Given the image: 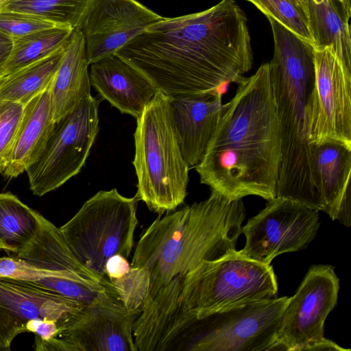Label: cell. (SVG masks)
<instances>
[{
	"label": "cell",
	"instance_id": "6da1fadb",
	"mask_svg": "<svg viewBox=\"0 0 351 351\" xmlns=\"http://www.w3.org/2000/svg\"><path fill=\"white\" fill-rule=\"evenodd\" d=\"M169 97L222 90L252 66L245 14L234 0L149 27L115 53Z\"/></svg>",
	"mask_w": 351,
	"mask_h": 351
},
{
	"label": "cell",
	"instance_id": "7a4b0ae2",
	"mask_svg": "<svg viewBox=\"0 0 351 351\" xmlns=\"http://www.w3.org/2000/svg\"><path fill=\"white\" fill-rule=\"evenodd\" d=\"M237 84L195 170L202 184L230 199L269 200L276 197L282 143L269 62Z\"/></svg>",
	"mask_w": 351,
	"mask_h": 351
},
{
	"label": "cell",
	"instance_id": "3957f363",
	"mask_svg": "<svg viewBox=\"0 0 351 351\" xmlns=\"http://www.w3.org/2000/svg\"><path fill=\"white\" fill-rule=\"evenodd\" d=\"M245 218L242 199H230L213 189L204 201L159 215L142 234L130 263L149 273L145 304L154 298L177 307L185 276L202 261L236 250Z\"/></svg>",
	"mask_w": 351,
	"mask_h": 351
},
{
	"label": "cell",
	"instance_id": "277c9868",
	"mask_svg": "<svg viewBox=\"0 0 351 351\" xmlns=\"http://www.w3.org/2000/svg\"><path fill=\"white\" fill-rule=\"evenodd\" d=\"M267 18L274 44L269 75L282 143L276 196L319 210L312 177V145L308 139L314 86L313 46L273 18Z\"/></svg>",
	"mask_w": 351,
	"mask_h": 351
},
{
	"label": "cell",
	"instance_id": "5b68a950",
	"mask_svg": "<svg viewBox=\"0 0 351 351\" xmlns=\"http://www.w3.org/2000/svg\"><path fill=\"white\" fill-rule=\"evenodd\" d=\"M132 162L138 200L162 215L174 210L187 195L189 167L176 137L169 97L158 90L136 119Z\"/></svg>",
	"mask_w": 351,
	"mask_h": 351
},
{
	"label": "cell",
	"instance_id": "8992f818",
	"mask_svg": "<svg viewBox=\"0 0 351 351\" xmlns=\"http://www.w3.org/2000/svg\"><path fill=\"white\" fill-rule=\"evenodd\" d=\"M278 283L271 265L239 254L204 261L184 277L180 295V330L208 315L245 302L276 298Z\"/></svg>",
	"mask_w": 351,
	"mask_h": 351
},
{
	"label": "cell",
	"instance_id": "52a82bcc",
	"mask_svg": "<svg viewBox=\"0 0 351 351\" xmlns=\"http://www.w3.org/2000/svg\"><path fill=\"white\" fill-rule=\"evenodd\" d=\"M138 201L136 196H123L116 189L99 191L60 228L69 247L84 267L108 278L104 266L110 257L114 254L129 257L138 224Z\"/></svg>",
	"mask_w": 351,
	"mask_h": 351
},
{
	"label": "cell",
	"instance_id": "ba28073f",
	"mask_svg": "<svg viewBox=\"0 0 351 351\" xmlns=\"http://www.w3.org/2000/svg\"><path fill=\"white\" fill-rule=\"evenodd\" d=\"M289 298L252 301L195 321L184 348L191 351H275L279 323Z\"/></svg>",
	"mask_w": 351,
	"mask_h": 351
},
{
	"label": "cell",
	"instance_id": "9c48e42d",
	"mask_svg": "<svg viewBox=\"0 0 351 351\" xmlns=\"http://www.w3.org/2000/svg\"><path fill=\"white\" fill-rule=\"evenodd\" d=\"M339 279L330 265L311 267L289 298L276 335L275 351H346L324 337V323L335 307Z\"/></svg>",
	"mask_w": 351,
	"mask_h": 351
},
{
	"label": "cell",
	"instance_id": "30bf717a",
	"mask_svg": "<svg viewBox=\"0 0 351 351\" xmlns=\"http://www.w3.org/2000/svg\"><path fill=\"white\" fill-rule=\"evenodd\" d=\"M98 108L90 95L55 123L40 154L25 171L34 195L51 192L80 173L99 132Z\"/></svg>",
	"mask_w": 351,
	"mask_h": 351
},
{
	"label": "cell",
	"instance_id": "8fae6325",
	"mask_svg": "<svg viewBox=\"0 0 351 351\" xmlns=\"http://www.w3.org/2000/svg\"><path fill=\"white\" fill-rule=\"evenodd\" d=\"M319 210L299 201L276 196L242 226V256L270 265L280 254L306 248L319 228Z\"/></svg>",
	"mask_w": 351,
	"mask_h": 351
},
{
	"label": "cell",
	"instance_id": "7c38bea8",
	"mask_svg": "<svg viewBox=\"0 0 351 351\" xmlns=\"http://www.w3.org/2000/svg\"><path fill=\"white\" fill-rule=\"evenodd\" d=\"M313 69L308 143L337 141L351 146V67L328 46L313 48Z\"/></svg>",
	"mask_w": 351,
	"mask_h": 351
},
{
	"label": "cell",
	"instance_id": "4fadbf2b",
	"mask_svg": "<svg viewBox=\"0 0 351 351\" xmlns=\"http://www.w3.org/2000/svg\"><path fill=\"white\" fill-rule=\"evenodd\" d=\"M139 314L128 311L117 298L104 294L83 307L58 337L75 351H138L133 325Z\"/></svg>",
	"mask_w": 351,
	"mask_h": 351
},
{
	"label": "cell",
	"instance_id": "5bb4252c",
	"mask_svg": "<svg viewBox=\"0 0 351 351\" xmlns=\"http://www.w3.org/2000/svg\"><path fill=\"white\" fill-rule=\"evenodd\" d=\"M163 18L136 0H93L81 26L88 64L114 53Z\"/></svg>",
	"mask_w": 351,
	"mask_h": 351
},
{
	"label": "cell",
	"instance_id": "9a60e30c",
	"mask_svg": "<svg viewBox=\"0 0 351 351\" xmlns=\"http://www.w3.org/2000/svg\"><path fill=\"white\" fill-rule=\"evenodd\" d=\"M312 177L319 210L350 226L351 146L337 141L312 145Z\"/></svg>",
	"mask_w": 351,
	"mask_h": 351
},
{
	"label": "cell",
	"instance_id": "2e32d148",
	"mask_svg": "<svg viewBox=\"0 0 351 351\" xmlns=\"http://www.w3.org/2000/svg\"><path fill=\"white\" fill-rule=\"evenodd\" d=\"M169 104L182 156L189 168L195 167L202 160L221 114V93L169 97Z\"/></svg>",
	"mask_w": 351,
	"mask_h": 351
},
{
	"label": "cell",
	"instance_id": "e0dca14e",
	"mask_svg": "<svg viewBox=\"0 0 351 351\" xmlns=\"http://www.w3.org/2000/svg\"><path fill=\"white\" fill-rule=\"evenodd\" d=\"M90 66V85L113 107L136 119L158 90L143 73L115 53Z\"/></svg>",
	"mask_w": 351,
	"mask_h": 351
},
{
	"label": "cell",
	"instance_id": "ac0fdd59",
	"mask_svg": "<svg viewBox=\"0 0 351 351\" xmlns=\"http://www.w3.org/2000/svg\"><path fill=\"white\" fill-rule=\"evenodd\" d=\"M85 306L34 282L0 277V306L25 326L32 319H49L60 332Z\"/></svg>",
	"mask_w": 351,
	"mask_h": 351
},
{
	"label": "cell",
	"instance_id": "d6986e66",
	"mask_svg": "<svg viewBox=\"0 0 351 351\" xmlns=\"http://www.w3.org/2000/svg\"><path fill=\"white\" fill-rule=\"evenodd\" d=\"M50 86L25 106L15 141L1 172L5 178H16L25 172L36 160L53 130Z\"/></svg>",
	"mask_w": 351,
	"mask_h": 351
},
{
	"label": "cell",
	"instance_id": "ffe728a7",
	"mask_svg": "<svg viewBox=\"0 0 351 351\" xmlns=\"http://www.w3.org/2000/svg\"><path fill=\"white\" fill-rule=\"evenodd\" d=\"M14 256L38 269L69 274L115 291L108 278L95 274L80 262L69 247L60 228L43 216L35 237Z\"/></svg>",
	"mask_w": 351,
	"mask_h": 351
},
{
	"label": "cell",
	"instance_id": "44dd1931",
	"mask_svg": "<svg viewBox=\"0 0 351 351\" xmlns=\"http://www.w3.org/2000/svg\"><path fill=\"white\" fill-rule=\"evenodd\" d=\"M85 40L81 28L74 29L50 86L55 123L73 111L90 94Z\"/></svg>",
	"mask_w": 351,
	"mask_h": 351
},
{
	"label": "cell",
	"instance_id": "7402d4cb",
	"mask_svg": "<svg viewBox=\"0 0 351 351\" xmlns=\"http://www.w3.org/2000/svg\"><path fill=\"white\" fill-rule=\"evenodd\" d=\"M309 29L313 48L332 46L339 57L351 67L349 21L333 0H308Z\"/></svg>",
	"mask_w": 351,
	"mask_h": 351
},
{
	"label": "cell",
	"instance_id": "603a6c76",
	"mask_svg": "<svg viewBox=\"0 0 351 351\" xmlns=\"http://www.w3.org/2000/svg\"><path fill=\"white\" fill-rule=\"evenodd\" d=\"M66 45L51 56L0 79V100L27 104L52 84Z\"/></svg>",
	"mask_w": 351,
	"mask_h": 351
},
{
	"label": "cell",
	"instance_id": "cb8c5ba5",
	"mask_svg": "<svg viewBox=\"0 0 351 351\" xmlns=\"http://www.w3.org/2000/svg\"><path fill=\"white\" fill-rule=\"evenodd\" d=\"M42 216L14 194L0 193V250L18 255L36 234Z\"/></svg>",
	"mask_w": 351,
	"mask_h": 351
},
{
	"label": "cell",
	"instance_id": "d4e9b609",
	"mask_svg": "<svg viewBox=\"0 0 351 351\" xmlns=\"http://www.w3.org/2000/svg\"><path fill=\"white\" fill-rule=\"evenodd\" d=\"M73 29L56 25L13 38L9 58L0 69V79L45 58L64 47Z\"/></svg>",
	"mask_w": 351,
	"mask_h": 351
},
{
	"label": "cell",
	"instance_id": "484cf974",
	"mask_svg": "<svg viewBox=\"0 0 351 351\" xmlns=\"http://www.w3.org/2000/svg\"><path fill=\"white\" fill-rule=\"evenodd\" d=\"M93 0H8L0 10L33 14L57 25L81 28Z\"/></svg>",
	"mask_w": 351,
	"mask_h": 351
},
{
	"label": "cell",
	"instance_id": "4316f807",
	"mask_svg": "<svg viewBox=\"0 0 351 351\" xmlns=\"http://www.w3.org/2000/svg\"><path fill=\"white\" fill-rule=\"evenodd\" d=\"M109 280L125 308L130 312L141 313L149 293L148 270L142 267L131 266L122 277Z\"/></svg>",
	"mask_w": 351,
	"mask_h": 351
},
{
	"label": "cell",
	"instance_id": "83f0119b",
	"mask_svg": "<svg viewBox=\"0 0 351 351\" xmlns=\"http://www.w3.org/2000/svg\"><path fill=\"white\" fill-rule=\"evenodd\" d=\"M246 1L313 45L308 19L296 5L289 0Z\"/></svg>",
	"mask_w": 351,
	"mask_h": 351
},
{
	"label": "cell",
	"instance_id": "f1b7e54d",
	"mask_svg": "<svg viewBox=\"0 0 351 351\" xmlns=\"http://www.w3.org/2000/svg\"><path fill=\"white\" fill-rule=\"evenodd\" d=\"M32 282L40 284L64 298L84 305L90 304L104 294H110L119 299L115 291L101 285L84 283L55 276L43 277Z\"/></svg>",
	"mask_w": 351,
	"mask_h": 351
},
{
	"label": "cell",
	"instance_id": "f546056e",
	"mask_svg": "<svg viewBox=\"0 0 351 351\" xmlns=\"http://www.w3.org/2000/svg\"><path fill=\"white\" fill-rule=\"evenodd\" d=\"M25 105L0 100V173L9 157Z\"/></svg>",
	"mask_w": 351,
	"mask_h": 351
},
{
	"label": "cell",
	"instance_id": "4dcf8cb0",
	"mask_svg": "<svg viewBox=\"0 0 351 351\" xmlns=\"http://www.w3.org/2000/svg\"><path fill=\"white\" fill-rule=\"evenodd\" d=\"M56 25L33 14L0 10V32L12 38L19 37Z\"/></svg>",
	"mask_w": 351,
	"mask_h": 351
},
{
	"label": "cell",
	"instance_id": "1f68e13d",
	"mask_svg": "<svg viewBox=\"0 0 351 351\" xmlns=\"http://www.w3.org/2000/svg\"><path fill=\"white\" fill-rule=\"evenodd\" d=\"M47 276L64 278L87 283L86 280L69 274L38 269L14 256L0 258V277L36 281Z\"/></svg>",
	"mask_w": 351,
	"mask_h": 351
},
{
	"label": "cell",
	"instance_id": "d6a6232c",
	"mask_svg": "<svg viewBox=\"0 0 351 351\" xmlns=\"http://www.w3.org/2000/svg\"><path fill=\"white\" fill-rule=\"evenodd\" d=\"M25 332H27L25 326L0 306V345L5 351L10 350V346L14 339L19 334Z\"/></svg>",
	"mask_w": 351,
	"mask_h": 351
},
{
	"label": "cell",
	"instance_id": "836d02e7",
	"mask_svg": "<svg viewBox=\"0 0 351 351\" xmlns=\"http://www.w3.org/2000/svg\"><path fill=\"white\" fill-rule=\"evenodd\" d=\"M25 326L27 332H32L45 340L58 337L60 333L58 325L52 320L32 319L26 323Z\"/></svg>",
	"mask_w": 351,
	"mask_h": 351
},
{
	"label": "cell",
	"instance_id": "e575fe53",
	"mask_svg": "<svg viewBox=\"0 0 351 351\" xmlns=\"http://www.w3.org/2000/svg\"><path fill=\"white\" fill-rule=\"evenodd\" d=\"M131 267L128 259L121 254L110 257L104 266V271L108 279L119 278L128 272Z\"/></svg>",
	"mask_w": 351,
	"mask_h": 351
},
{
	"label": "cell",
	"instance_id": "d590c367",
	"mask_svg": "<svg viewBox=\"0 0 351 351\" xmlns=\"http://www.w3.org/2000/svg\"><path fill=\"white\" fill-rule=\"evenodd\" d=\"M34 347L38 351H75L70 344L59 337L45 340L36 335Z\"/></svg>",
	"mask_w": 351,
	"mask_h": 351
},
{
	"label": "cell",
	"instance_id": "8d00e7d4",
	"mask_svg": "<svg viewBox=\"0 0 351 351\" xmlns=\"http://www.w3.org/2000/svg\"><path fill=\"white\" fill-rule=\"evenodd\" d=\"M13 47V38L0 32V69L10 57Z\"/></svg>",
	"mask_w": 351,
	"mask_h": 351
},
{
	"label": "cell",
	"instance_id": "74e56055",
	"mask_svg": "<svg viewBox=\"0 0 351 351\" xmlns=\"http://www.w3.org/2000/svg\"><path fill=\"white\" fill-rule=\"evenodd\" d=\"M297 5L302 11L306 17L308 18V0H295Z\"/></svg>",
	"mask_w": 351,
	"mask_h": 351
},
{
	"label": "cell",
	"instance_id": "f35d334b",
	"mask_svg": "<svg viewBox=\"0 0 351 351\" xmlns=\"http://www.w3.org/2000/svg\"><path fill=\"white\" fill-rule=\"evenodd\" d=\"M8 0H0V8L1 6L7 1Z\"/></svg>",
	"mask_w": 351,
	"mask_h": 351
},
{
	"label": "cell",
	"instance_id": "ab89813d",
	"mask_svg": "<svg viewBox=\"0 0 351 351\" xmlns=\"http://www.w3.org/2000/svg\"><path fill=\"white\" fill-rule=\"evenodd\" d=\"M289 1H290L291 2H292L293 3H294L295 5H297V3H296V2H295V0H289ZM297 6H298V5H297ZM298 8H299V7H298Z\"/></svg>",
	"mask_w": 351,
	"mask_h": 351
},
{
	"label": "cell",
	"instance_id": "60d3db41",
	"mask_svg": "<svg viewBox=\"0 0 351 351\" xmlns=\"http://www.w3.org/2000/svg\"><path fill=\"white\" fill-rule=\"evenodd\" d=\"M0 351H5L4 348L0 345Z\"/></svg>",
	"mask_w": 351,
	"mask_h": 351
},
{
	"label": "cell",
	"instance_id": "b9f144b4",
	"mask_svg": "<svg viewBox=\"0 0 351 351\" xmlns=\"http://www.w3.org/2000/svg\"><path fill=\"white\" fill-rule=\"evenodd\" d=\"M338 1H339L340 2H341L343 0H338Z\"/></svg>",
	"mask_w": 351,
	"mask_h": 351
}]
</instances>
